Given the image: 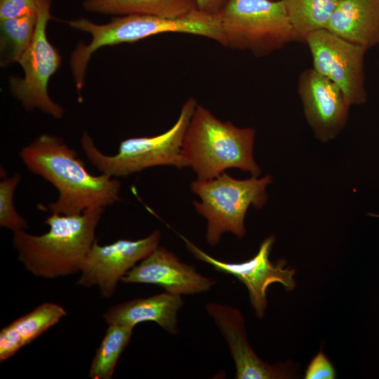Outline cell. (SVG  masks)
Masks as SVG:
<instances>
[{
  "instance_id": "obj_8",
  "label": "cell",
  "mask_w": 379,
  "mask_h": 379,
  "mask_svg": "<svg viewBox=\"0 0 379 379\" xmlns=\"http://www.w3.org/2000/svg\"><path fill=\"white\" fill-rule=\"evenodd\" d=\"M37 22L33 39L18 62L25 75L23 78L11 77L10 88L25 109L37 108L60 119L64 110L48 93L49 79L61 62L60 54L48 41L46 33L47 22L52 18L51 0H37Z\"/></svg>"
},
{
  "instance_id": "obj_11",
  "label": "cell",
  "mask_w": 379,
  "mask_h": 379,
  "mask_svg": "<svg viewBox=\"0 0 379 379\" xmlns=\"http://www.w3.org/2000/svg\"><path fill=\"white\" fill-rule=\"evenodd\" d=\"M161 232L156 230L137 240L119 239L107 245L95 241L77 284L86 288L97 286L102 298H110L122 277L159 246Z\"/></svg>"
},
{
  "instance_id": "obj_18",
  "label": "cell",
  "mask_w": 379,
  "mask_h": 379,
  "mask_svg": "<svg viewBox=\"0 0 379 379\" xmlns=\"http://www.w3.org/2000/svg\"><path fill=\"white\" fill-rule=\"evenodd\" d=\"M88 12L111 15H145L179 18L198 11L196 0H84Z\"/></svg>"
},
{
  "instance_id": "obj_17",
  "label": "cell",
  "mask_w": 379,
  "mask_h": 379,
  "mask_svg": "<svg viewBox=\"0 0 379 379\" xmlns=\"http://www.w3.org/2000/svg\"><path fill=\"white\" fill-rule=\"evenodd\" d=\"M66 314L62 306L44 302L4 326L0 332V361L14 356Z\"/></svg>"
},
{
  "instance_id": "obj_5",
  "label": "cell",
  "mask_w": 379,
  "mask_h": 379,
  "mask_svg": "<svg viewBox=\"0 0 379 379\" xmlns=\"http://www.w3.org/2000/svg\"><path fill=\"white\" fill-rule=\"evenodd\" d=\"M197 106L190 98L183 104L175 124L166 132L152 137L130 138L122 140L114 155L103 154L86 132L81 147L88 161L102 173L112 177H126L157 166L188 167L182 154L185 135Z\"/></svg>"
},
{
  "instance_id": "obj_1",
  "label": "cell",
  "mask_w": 379,
  "mask_h": 379,
  "mask_svg": "<svg viewBox=\"0 0 379 379\" xmlns=\"http://www.w3.org/2000/svg\"><path fill=\"white\" fill-rule=\"evenodd\" d=\"M19 155L31 173L58 192L56 201L43 206V210L78 215L88 208H105L121 200L120 182L105 173L91 174L77 151L58 137L42 134L23 147Z\"/></svg>"
},
{
  "instance_id": "obj_23",
  "label": "cell",
  "mask_w": 379,
  "mask_h": 379,
  "mask_svg": "<svg viewBox=\"0 0 379 379\" xmlns=\"http://www.w3.org/2000/svg\"><path fill=\"white\" fill-rule=\"evenodd\" d=\"M37 0H0V21L37 13Z\"/></svg>"
},
{
  "instance_id": "obj_21",
  "label": "cell",
  "mask_w": 379,
  "mask_h": 379,
  "mask_svg": "<svg viewBox=\"0 0 379 379\" xmlns=\"http://www.w3.org/2000/svg\"><path fill=\"white\" fill-rule=\"evenodd\" d=\"M132 328L109 324L91 364L88 377L93 379H110L123 351L129 343Z\"/></svg>"
},
{
  "instance_id": "obj_16",
  "label": "cell",
  "mask_w": 379,
  "mask_h": 379,
  "mask_svg": "<svg viewBox=\"0 0 379 379\" xmlns=\"http://www.w3.org/2000/svg\"><path fill=\"white\" fill-rule=\"evenodd\" d=\"M326 29L367 49L379 45V0H338Z\"/></svg>"
},
{
  "instance_id": "obj_9",
  "label": "cell",
  "mask_w": 379,
  "mask_h": 379,
  "mask_svg": "<svg viewBox=\"0 0 379 379\" xmlns=\"http://www.w3.org/2000/svg\"><path fill=\"white\" fill-rule=\"evenodd\" d=\"M305 42L312 55L313 68L336 84L350 105L365 103L364 57L367 48L326 29L312 32Z\"/></svg>"
},
{
  "instance_id": "obj_26",
  "label": "cell",
  "mask_w": 379,
  "mask_h": 379,
  "mask_svg": "<svg viewBox=\"0 0 379 379\" xmlns=\"http://www.w3.org/2000/svg\"><path fill=\"white\" fill-rule=\"evenodd\" d=\"M371 215H373V216H377V217H379V215H374V214H371Z\"/></svg>"
},
{
  "instance_id": "obj_13",
  "label": "cell",
  "mask_w": 379,
  "mask_h": 379,
  "mask_svg": "<svg viewBox=\"0 0 379 379\" xmlns=\"http://www.w3.org/2000/svg\"><path fill=\"white\" fill-rule=\"evenodd\" d=\"M205 309L228 345L236 379H283L295 375L291 365H272L258 357L248 342L245 320L239 310L214 302H207Z\"/></svg>"
},
{
  "instance_id": "obj_6",
  "label": "cell",
  "mask_w": 379,
  "mask_h": 379,
  "mask_svg": "<svg viewBox=\"0 0 379 379\" xmlns=\"http://www.w3.org/2000/svg\"><path fill=\"white\" fill-rule=\"evenodd\" d=\"M271 182L270 175L238 180L225 172L213 178L193 181L191 190L201 200L194 201L193 205L207 220L208 244L215 246L225 232L238 239L244 237L247 210L251 206L257 208L264 206L267 199L266 187Z\"/></svg>"
},
{
  "instance_id": "obj_22",
  "label": "cell",
  "mask_w": 379,
  "mask_h": 379,
  "mask_svg": "<svg viewBox=\"0 0 379 379\" xmlns=\"http://www.w3.org/2000/svg\"><path fill=\"white\" fill-rule=\"evenodd\" d=\"M2 173V171H1ZM4 177L0 182V226L13 233L27 228V220L16 211L14 206V193L21 180L18 173L11 177Z\"/></svg>"
},
{
  "instance_id": "obj_2",
  "label": "cell",
  "mask_w": 379,
  "mask_h": 379,
  "mask_svg": "<svg viewBox=\"0 0 379 379\" xmlns=\"http://www.w3.org/2000/svg\"><path fill=\"white\" fill-rule=\"evenodd\" d=\"M105 210L91 207L78 215L51 213L41 235L13 233V247L25 268L36 277L55 279L79 272L95 239Z\"/></svg>"
},
{
  "instance_id": "obj_25",
  "label": "cell",
  "mask_w": 379,
  "mask_h": 379,
  "mask_svg": "<svg viewBox=\"0 0 379 379\" xmlns=\"http://www.w3.org/2000/svg\"><path fill=\"white\" fill-rule=\"evenodd\" d=\"M229 0H196L198 10L202 13L217 15Z\"/></svg>"
},
{
  "instance_id": "obj_4",
  "label": "cell",
  "mask_w": 379,
  "mask_h": 379,
  "mask_svg": "<svg viewBox=\"0 0 379 379\" xmlns=\"http://www.w3.org/2000/svg\"><path fill=\"white\" fill-rule=\"evenodd\" d=\"M255 130L222 121L197 105L186 131L182 154L198 180L215 178L236 168L258 177L260 168L253 158Z\"/></svg>"
},
{
  "instance_id": "obj_10",
  "label": "cell",
  "mask_w": 379,
  "mask_h": 379,
  "mask_svg": "<svg viewBox=\"0 0 379 379\" xmlns=\"http://www.w3.org/2000/svg\"><path fill=\"white\" fill-rule=\"evenodd\" d=\"M187 250L198 260L209 264L216 271L236 277L247 288L249 299L256 316L261 319L267 308V290L273 283H280L287 291L294 289L295 270L284 268L286 261L272 263L269 255L274 242V237L266 238L260 244L257 254L242 262H227L218 260L205 253L192 241L180 235Z\"/></svg>"
},
{
  "instance_id": "obj_19",
  "label": "cell",
  "mask_w": 379,
  "mask_h": 379,
  "mask_svg": "<svg viewBox=\"0 0 379 379\" xmlns=\"http://www.w3.org/2000/svg\"><path fill=\"white\" fill-rule=\"evenodd\" d=\"M297 41L326 29L338 0H283Z\"/></svg>"
},
{
  "instance_id": "obj_15",
  "label": "cell",
  "mask_w": 379,
  "mask_h": 379,
  "mask_svg": "<svg viewBox=\"0 0 379 379\" xmlns=\"http://www.w3.org/2000/svg\"><path fill=\"white\" fill-rule=\"evenodd\" d=\"M182 295L164 292L147 298H135L109 308L103 314L109 324L133 328L145 321L157 323L171 334L178 333V312L183 306Z\"/></svg>"
},
{
  "instance_id": "obj_24",
  "label": "cell",
  "mask_w": 379,
  "mask_h": 379,
  "mask_svg": "<svg viewBox=\"0 0 379 379\" xmlns=\"http://www.w3.org/2000/svg\"><path fill=\"white\" fill-rule=\"evenodd\" d=\"M335 371L326 354L320 350L308 364L305 379H334Z\"/></svg>"
},
{
  "instance_id": "obj_12",
  "label": "cell",
  "mask_w": 379,
  "mask_h": 379,
  "mask_svg": "<svg viewBox=\"0 0 379 379\" xmlns=\"http://www.w3.org/2000/svg\"><path fill=\"white\" fill-rule=\"evenodd\" d=\"M298 91L316 138L323 142L335 138L347 122L351 106L340 88L312 67L300 74Z\"/></svg>"
},
{
  "instance_id": "obj_7",
  "label": "cell",
  "mask_w": 379,
  "mask_h": 379,
  "mask_svg": "<svg viewBox=\"0 0 379 379\" xmlns=\"http://www.w3.org/2000/svg\"><path fill=\"white\" fill-rule=\"evenodd\" d=\"M217 15L229 48L264 56L297 41L283 0H229Z\"/></svg>"
},
{
  "instance_id": "obj_20",
  "label": "cell",
  "mask_w": 379,
  "mask_h": 379,
  "mask_svg": "<svg viewBox=\"0 0 379 379\" xmlns=\"http://www.w3.org/2000/svg\"><path fill=\"white\" fill-rule=\"evenodd\" d=\"M37 13L0 21V61L2 67L18 62L33 39Z\"/></svg>"
},
{
  "instance_id": "obj_3",
  "label": "cell",
  "mask_w": 379,
  "mask_h": 379,
  "mask_svg": "<svg viewBox=\"0 0 379 379\" xmlns=\"http://www.w3.org/2000/svg\"><path fill=\"white\" fill-rule=\"evenodd\" d=\"M72 28L88 32L92 40L86 45L80 42L70 59L72 72L79 98L84 84L88 63L92 54L105 46L133 43L161 33L178 32L202 36L222 45L223 36L217 15H210L199 10L179 18H166L145 15H126L114 18L104 25L92 22L81 18L67 21Z\"/></svg>"
},
{
  "instance_id": "obj_14",
  "label": "cell",
  "mask_w": 379,
  "mask_h": 379,
  "mask_svg": "<svg viewBox=\"0 0 379 379\" xmlns=\"http://www.w3.org/2000/svg\"><path fill=\"white\" fill-rule=\"evenodd\" d=\"M121 281L154 284L178 295L206 293L216 284L215 279L199 274L194 266L182 262L173 253L159 246L131 268Z\"/></svg>"
}]
</instances>
